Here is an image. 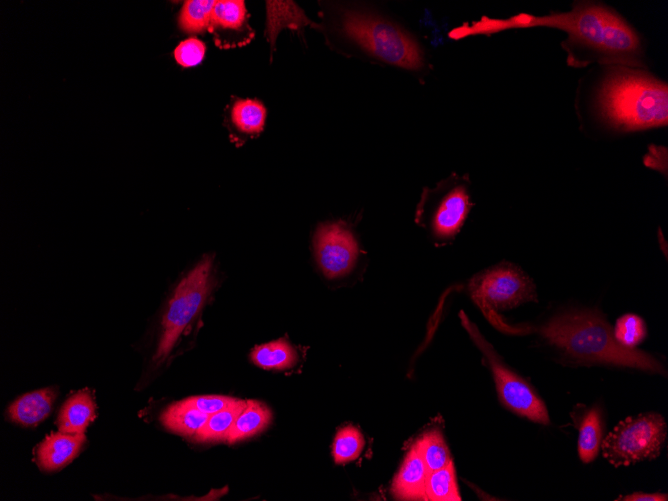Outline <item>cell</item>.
Wrapping results in <instances>:
<instances>
[{"label": "cell", "mask_w": 668, "mask_h": 501, "mask_svg": "<svg viewBox=\"0 0 668 501\" xmlns=\"http://www.w3.org/2000/svg\"><path fill=\"white\" fill-rule=\"evenodd\" d=\"M552 27L568 34L565 43L590 51L599 62L640 65V41L634 30L604 5L580 2L569 12L545 16L520 14L506 20L482 19L464 27V35L490 34L515 27Z\"/></svg>", "instance_id": "1"}, {"label": "cell", "mask_w": 668, "mask_h": 501, "mask_svg": "<svg viewBox=\"0 0 668 501\" xmlns=\"http://www.w3.org/2000/svg\"><path fill=\"white\" fill-rule=\"evenodd\" d=\"M321 30L327 41L349 54H360L406 70L424 66L417 41L389 19L356 4H325Z\"/></svg>", "instance_id": "2"}, {"label": "cell", "mask_w": 668, "mask_h": 501, "mask_svg": "<svg viewBox=\"0 0 668 501\" xmlns=\"http://www.w3.org/2000/svg\"><path fill=\"white\" fill-rule=\"evenodd\" d=\"M491 322L511 332H534L567 354L588 362L607 363L665 373L654 357L638 349H627L616 342L613 329L598 313L572 312L550 319L537 327L515 329L495 316Z\"/></svg>", "instance_id": "3"}, {"label": "cell", "mask_w": 668, "mask_h": 501, "mask_svg": "<svg viewBox=\"0 0 668 501\" xmlns=\"http://www.w3.org/2000/svg\"><path fill=\"white\" fill-rule=\"evenodd\" d=\"M599 102L604 116L622 131L668 123L667 84L640 71L613 69L602 84Z\"/></svg>", "instance_id": "4"}, {"label": "cell", "mask_w": 668, "mask_h": 501, "mask_svg": "<svg viewBox=\"0 0 668 501\" xmlns=\"http://www.w3.org/2000/svg\"><path fill=\"white\" fill-rule=\"evenodd\" d=\"M213 260L201 259L177 284L161 321V332L153 356L161 364L205 305L213 288Z\"/></svg>", "instance_id": "5"}, {"label": "cell", "mask_w": 668, "mask_h": 501, "mask_svg": "<svg viewBox=\"0 0 668 501\" xmlns=\"http://www.w3.org/2000/svg\"><path fill=\"white\" fill-rule=\"evenodd\" d=\"M667 424L659 413L648 412L620 421L602 440L603 457L614 467L629 466L659 456Z\"/></svg>", "instance_id": "6"}, {"label": "cell", "mask_w": 668, "mask_h": 501, "mask_svg": "<svg viewBox=\"0 0 668 501\" xmlns=\"http://www.w3.org/2000/svg\"><path fill=\"white\" fill-rule=\"evenodd\" d=\"M471 208L470 195L458 178H449L434 189H425L416 211V222L436 242L453 238Z\"/></svg>", "instance_id": "7"}, {"label": "cell", "mask_w": 668, "mask_h": 501, "mask_svg": "<svg viewBox=\"0 0 668 501\" xmlns=\"http://www.w3.org/2000/svg\"><path fill=\"white\" fill-rule=\"evenodd\" d=\"M460 317L464 327L488 361L501 403L519 416L543 425L550 424L548 411L542 399L523 378L499 360L491 345L484 340L463 312L460 313Z\"/></svg>", "instance_id": "8"}, {"label": "cell", "mask_w": 668, "mask_h": 501, "mask_svg": "<svg viewBox=\"0 0 668 501\" xmlns=\"http://www.w3.org/2000/svg\"><path fill=\"white\" fill-rule=\"evenodd\" d=\"M469 290L484 313L537 301L533 282L510 264L496 266L475 276L470 282Z\"/></svg>", "instance_id": "9"}, {"label": "cell", "mask_w": 668, "mask_h": 501, "mask_svg": "<svg viewBox=\"0 0 668 501\" xmlns=\"http://www.w3.org/2000/svg\"><path fill=\"white\" fill-rule=\"evenodd\" d=\"M318 266L328 279L346 276L354 268L359 248L350 230L340 222L324 223L314 236Z\"/></svg>", "instance_id": "10"}, {"label": "cell", "mask_w": 668, "mask_h": 501, "mask_svg": "<svg viewBox=\"0 0 668 501\" xmlns=\"http://www.w3.org/2000/svg\"><path fill=\"white\" fill-rule=\"evenodd\" d=\"M428 474L424 460L414 443L392 481L391 494L398 500H426L425 487Z\"/></svg>", "instance_id": "11"}, {"label": "cell", "mask_w": 668, "mask_h": 501, "mask_svg": "<svg viewBox=\"0 0 668 501\" xmlns=\"http://www.w3.org/2000/svg\"><path fill=\"white\" fill-rule=\"evenodd\" d=\"M86 441L83 434L58 431L44 438L36 449V462L44 471H55L70 463Z\"/></svg>", "instance_id": "12"}, {"label": "cell", "mask_w": 668, "mask_h": 501, "mask_svg": "<svg viewBox=\"0 0 668 501\" xmlns=\"http://www.w3.org/2000/svg\"><path fill=\"white\" fill-rule=\"evenodd\" d=\"M209 30H223L232 33L236 46L249 44L255 31L249 24L245 2L241 0L216 1L212 10Z\"/></svg>", "instance_id": "13"}, {"label": "cell", "mask_w": 668, "mask_h": 501, "mask_svg": "<svg viewBox=\"0 0 668 501\" xmlns=\"http://www.w3.org/2000/svg\"><path fill=\"white\" fill-rule=\"evenodd\" d=\"M56 394L54 388H43L26 393L8 407V416L19 425L36 426L51 412Z\"/></svg>", "instance_id": "14"}, {"label": "cell", "mask_w": 668, "mask_h": 501, "mask_svg": "<svg viewBox=\"0 0 668 501\" xmlns=\"http://www.w3.org/2000/svg\"><path fill=\"white\" fill-rule=\"evenodd\" d=\"M95 402L85 389L71 395L63 404L57 418L58 430L70 434H83L95 418Z\"/></svg>", "instance_id": "15"}, {"label": "cell", "mask_w": 668, "mask_h": 501, "mask_svg": "<svg viewBox=\"0 0 668 501\" xmlns=\"http://www.w3.org/2000/svg\"><path fill=\"white\" fill-rule=\"evenodd\" d=\"M266 108L257 99L238 98L230 109V123L245 138L259 135L265 125Z\"/></svg>", "instance_id": "16"}, {"label": "cell", "mask_w": 668, "mask_h": 501, "mask_svg": "<svg viewBox=\"0 0 668 501\" xmlns=\"http://www.w3.org/2000/svg\"><path fill=\"white\" fill-rule=\"evenodd\" d=\"M269 408L256 400H246V406L232 425L226 441L229 444L242 441L263 431L271 422Z\"/></svg>", "instance_id": "17"}, {"label": "cell", "mask_w": 668, "mask_h": 501, "mask_svg": "<svg viewBox=\"0 0 668 501\" xmlns=\"http://www.w3.org/2000/svg\"><path fill=\"white\" fill-rule=\"evenodd\" d=\"M209 416L182 400L170 405L161 414L160 421L164 427L177 434L194 436L204 426Z\"/></svg>", "instance_id": "18"}, {"label": "cell", "mask_w": 668, "mask_h": 501, "mask_svg": "<svg viewBox=\"0 0 668 501\" xmlns=\"http://www.w3.org/2000/svg\"><path fill=\"white\" fill-rule=\"evenodd\" d=\"M250 358L252 362L266 370H285L293 367L298 355L285 339H278L255 347Z\"/></svg>", "instance_id": "19"}, {"label": "cell", "mask_w": 668, "mask_h": 501, "mask_svg": "<svg viewBox=\"0 0 668 501\" xmlns=\"http://www.w3.org/2000/svg\"><path fill=\"white\" fill-rule=\"evenodd\" d=\"M603 440V422L598 407H593L584 415L578 437V454L582 462L590 463L598 455Z\"/></svg>", "instance_id": "20"}, {"label": "cell", "mask_w": 668, "mask_h": 501, "mask_svg": "<svg viewBox=\"0 0 668 501\" xmlns=\"http://www.w3.org/2000/svg\"><path fill=\"white\" fill-rule=\"evenodd\" d=\"M246 406V401L235 399L224 409L209 416L204 426L194 435L198 442H213L225 440L240 412Z\"/></svg>", "instance_id": "21"}, {"label": "cell", "mask_w": 668, "mask_h": 501, "mask_svg": "<svg viewBox=\"0 0 668 501\" xmlns=\"http://www.w3.org/2000/svg\"><path fill=\"white\" fill-rule=\"evenodd\" d=\"M425 498L430 501H460L453 460L445 467L429 472Z\"/></svg>", "instance_id": "22"}, {"label": "cell", "mask_w": 668, "mask_h": 501, "mask_svg": "<svg viewBox=\"0 0 668 501\" xmlns=\"http://www.w3.org/2000/svg\"><path fill=\"white\" fill-rule=\"evenodd\" d=\"M428 472L445 467L452 459L443 438L442 433L437 429L425 432L415 441Z\"/></svg>", "instance_id": "23"}, {"label": "cell", "mask_w": 668, "mask_h": 501, "mask_svg": "<svg viewBox=\"0 0 668 501\" xmlns=\"http://www.w3.org/2000/svg\"><path fill=\"white\" fill-rule=\"evenodd\" d=\"M215 0H187L178 16V24L186 33L195 34L209 29Z\"/></svg>", "instance_id": "24"}, {"label": "cell", "mask_w": 668, "mask_h": 501, "mask_svg": "<svg viewBox=\"0 0 668 501\" xmlns=\"http://www.w3.org/2000/svg\"><path fill=\"white\" fill-rule=\"evenodd\" d=\"M365 445L362 433L352 425L341 428L335 435L332 455L336 464H345L359 457Z\"/></svg>", "instance_id": "25"}, {"label": "cell", "mask_w": 668, "mask_h": 501, "mask_svg": "<svg viewBox=\"0 0 668 501\" xmlns=\"http://www.w3.org/2000/svg\"><path fill=\"white\" fill-rule=\"evenodd\" d=\"M647 334L645 322L635 314L621 316L613 329L614 339L627 349H636Z\"/></svg>", "instance_id": "26"}, {"label": "cell", "mask_w": 668, "mask_h": 501, "mask_svg": "<svg viewBox=\"0 0 668 501\" xmlns=\"http://www.w3.org/2000/svg\"><path fill=\"white\" fill-rule=\"evenodd\" d=\"M205 44L195 37L187 38L174 49V58L182 67H193L198 65L205 55Z\"/></svg>", "instance_id": "27"}, {"label": "cell", "mask_w": 668, "mask_h": 501, "mask_svg": "<svg viewBox=\"0 0 668 501\" xmlns=\"http://www.w3.org/2000/svg\"><path fill=\"white\" fill-rule=\"evenodd\" d=\"M235 398L219 395L194 396L184 401L197 410L212 415L231 404Z\"/></svg>", "instance_id": "28"}, {"label": "cell", "mask_w": 668, "mask_h": 501, "mask_svg": "<svg viewBox=\"0 0 668 501\" xmlns=\"http://www.w3.org/2000/svg\"><path fill=\"white\" fill-rule=\"evenodd\" d=\"M616 500L623 501H667L668 495L663 493H643V492H634L630 495L620 497Z\"/></svg>", "instance_id": "29"}]
</instances>
